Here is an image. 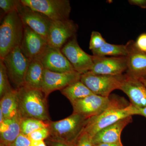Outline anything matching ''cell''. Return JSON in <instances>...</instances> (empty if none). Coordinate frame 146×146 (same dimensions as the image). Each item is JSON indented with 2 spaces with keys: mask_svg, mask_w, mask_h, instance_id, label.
Returning a JSON list of instances; mask_svg holds the SVG:
<instances>
[{
  "mask_svg": "<svg viewBox=\"0 0 146 146\" xmlns=\"http://www.w3.org/2000/svg\"><path fill=\"white\" fill-rule=\"evenodd\" d=\"M108 107L100 115L87 120L83 132L92 137L100 131L124 118L136 115V107L123 97L110 95Z\"/></svg>",
  "mask_w": 146,
  "mask_h": 146,
  "instance_id": "cell-1",
  "label": "cell"
},
{
  "mask_svg": "<svg viewBox=\"0 0 146 146\" xmlns=\"http://www.w3.org/2000/svg\"><path fill=\"white\" fill-rule=\"evenodd\" d=\"M16 89L19 112L22 118L50 121L48 111L47 97L41 89L25 84Z\"/></svg>",
  "mask_w": 146,
  "mask_h": 146,
  "instance_id": "cell-2",
  "label": "cell"
},
{
  "mask_svg": "<svg viewBox=\"0 0 146 146\" xmlns=\"http://www.w3.org/2000/svg\"><path fill=\"white\" fill-rule=\"evenodd\" d=\"M24 25L17 10L5 14L0 26V58L3 59L16 47L23 37Z\"/></svg>",
  "mask_w": 146,
  "mask_h": 146,
  "instance_id": "cell-3",
  "label": "cell"
},
{
  "mask_svg": "<svg viewBox=\"0 0 146 146\" xmlns=\"http://www.w3.org/2000/svg\"><path fill=\"white\" fill-rule=\"evenodd\" d=\"M88 119L73 112L68 117L60 121H50L48 140L58 141L74 146L83 131Z\"/></svg>",
  "mask_w": 146,
  "mask_h": 146,
  "instance_id": "cell-4",
  "label": "cell"
},
{
  "mask_svg": "<svg viewBox=\"0 0 146 146\" xmlns=\"http://www.w3.org/2000/svg\"><path fill=\"white\" fill-rule=\"evenodd\" d=\"M33 10L43 13L52 21L69 20L71 11L69 0H21Z\"/></svg>",
  "mask_w": 146,
  "mask_h": 146,
  "instance_id": "cell-5",
  "label": "cell"
},
{
  "mask_svg": "<svg viewBox=\"0 0 146 146\" xmlns=\"http://www.w3.org/2000/svg\"><path fill=\"white\" fill-rule=\"evenodd\" d=\"M123 75H97L89 71L81 74L80 80L94 94L109 97L112 91L116 89L119 90Z\"/></svg>",
  "mask_w": 146,
  "mask_h": 146,
  "instance_id": "cell-6",
  "label": "cell"
},
{
  "mask_svg": "<svg viewBox=\"0 0 146 146\" xmlns=\"http://www.w3.org/2000/svg\"><path fill=\"white\" fill-rule=\"evenodd\" d=\"M1 59L5 65L9 78L16 86V89L25 85L26 73L30 59L23 53L20 46Z\"/></svg>",
  "mask_w": 146,
  "mask_h": 146,
  "instance_id": "cell-7",
  "label": "cell"
},
{
  "mask_svg": "<svg viewBox=\"0 0 146 146\" xmlns=\"http://www.w3.org/2000/svg\"><path fill=\"white\" fill-rule=\"evenodd\" d=\"M60 50L76 72L82 74L91 70L93 55L86 53L80 48L76 36L70 39Z\"/></svg>",
  "mask_w": 146,
  "mask_h": 146,
  "instance_id": "cell-8",
  "label": "cell"
},
{
  "mask_svg": "<svg viewBox=\"0 0 146 146\" xmlns=\"http://www.w3.org/2000/svg\"><path fill=\"white\" fill-rule=\"evenodd\" d=\"M16 10L24 25L36 32L47 41L52 21L43 13L24 5L21 1Z\"/></svg>",
  "mask_w": 146,
  "mask_h": 146,
  "instance_id": "cell-9",
  "label": "cell"
},
{
  "mask_svg": "<svg viewBox=\"0 0 146 146\" xmlns=\"http://www.w3.org/2000/svg\"><path fill=\"white\" fill-rule=\"evenodd\" d=\"M78 29V25L70 19L52 21L47 40L48 44L61 49L70 39L76 36Z\"/></svg>",
  "mask_w": 146,
  "mask_h": 146,
  "instance_id": "cell-10",
  "label": "cell"
},
{
  "mask_svg": "<svg viewBox=\"0 0 146 146\" xmlns=\"http://www.w3.org/2000/svg\"><path fill=\"white\" fill-rule=\"evenodd\" d=\"M93 65L90 72L95 74L120 76L127 69V56H106L93 55Z\"/></svg>",
  "mask_w": 146,
  "mask_h": 146,
  "instance_id": "cell-11",
  "label": "cell"
},
{
  "mask_svg": "<svg viewBox=\"0 0 146 146\" xmlns=\"http://www.w3.org/2000/svg\"><path fill=\"white\" fill-rule=\"evenodd\" d=\"M81 74L76 72L58 73L45 69L43 75L41 90L48 97L53 91L61 90L80 80Z\"/></svg>",
  "mask_w": 146,
  "mask_h": 146,
  "instance_id": "cell-12",
  "label": "cell"
},
{
  "mask_svg": "<svg viewBox=\"0 0 146 146\" xmlns=\"http://www.w3.org/2000/svg\"><path fill=\"white\" fill-rule=\"evenodd\" d=\"M110 102L109 97L92 94L72 104L74 113L89 119L100 115L108 107Z\"/></svg>",
  "mask_w": 146,
  "mask_h": 146,
  "instance_id": "cell-13",
  "label": "cell"
},
{
  "mask_svg": "<svg viewBox=\"0 0 146 146\" xmlns=\"http://www.w3.org/2000/svg\"><path fill=\"white\" fill-rule=\"evenodd\" d=\"M48 42L40 35L24 25L23 37L20 47L29 59L39 58L48 47Z\"/></svg>",
  "mask_w": 146,
  "mask_h": 146,
  "instance_id": "cell-14",
  "label": "cell"
},
{
  "mask_svg": "<svg viewBox=\"0 0 146 146\" xmlns=\"http://www.w3.org/2000/svg\"><path fill=\"white\" fill-rule=\"evenodd\" d=\"M119 90L126 94L133 106L146 107V88L140 79L126 73L123 75Z\"/></svg>",
  "mask_w": 146,
  "mask_h": 146,
  "instance_id": "cell-15",
  "label": "cell"
},
{
  "mask_svg": "<svg viewBox=\"0 0 146 146\" xmlns=\"http://www.w3.org/2000/svg\"><path fill=\"white\" fill-rule=\"evenodd\" d=\"M45 69L58 73L76 71L60 49L48 45L40 58Z\"/></svg>",
  "mask_w": 146,
  "mask_h": 146,
  "instance_id": "cell-16",
  "label": "cell"
},
{
  "mask_svg": "<svg viewBox=\"0 0 146 146\" xmlns=\"http://www.w3.org/2000/svg\"><path fill=\"white\" fill-rule=\"evenodd\" d=\"M127 52L126 74L138 79L146 77V53L137 48L135 41L129 40L125 44Z\"/></svg>",
  "mask_w": 146,
  "mask_h": 146,
  "instance_id": "cell-17",
  "label": "cell"
},
{
  "mask_svg": "<svg viewBox=\"0 0 146 146\" xmlns=\"http://www.w3.org/2000/svg\"><path fill=\"white\" fill-rule=\"evenodd\" d=\"M132 121V116H130L100 131L92 137L94 145L101 144L121 143V135L123 129Z\"/></svg>",
  "mask_w": 146,
  "mask_h": 146,
  "instance_id": "cell-18",
  "label": "cell"
},
{
  "mask_svg": "<svg viewBox=\"0 0 146 146\" xmlns=\"http://www.w3.org/2000/svg\"><path fill=\"white\" fill-rule=\"evenodd\" d=\"M22 119L19 113L14 117L5 119L0 123V144L11 146L14 143L21 133Z\"/></svg>",
  "mask_w": 146,
  "mask_h": 146,
  "instance_id": "cell-19",
  "label": "cell"
},
{
  "mask_svg": "<svg viewBox=\"0 0 146 146\" xmlns=\"http://www.w3.org/2000/svg\"><path fill=\"white\" fill-rule=\"evenodd\" d=\"M45 68L39 58L31 59L25 77V85L41 89Z\"/></svg>",
  "mask_w": 146,
  "mask_h": 146,
  "instance_id": "cell-20",
  "label": "cell"
},
{
  "mask_svg": "<svg viewBox=\"0 0 146 146\" xmlns=\"http://www.w3.org/2000/svg\"><path fill=\"white\" fill-rule=\"evenodd\" d=\"M0 110L2 111L5 119L14 117L19 114L16 89H12L1 98Z\"/></svg>",
  "mask_w": 146,
  "mask_h": 146,
  "instance_id": "cell-21",
  "label": "cell"
},
{
  "mask_svg": "<svg viewBox=\"0 0 146 146\" xmlns=\"http://www.w3.org/2000/svg\"><path fill=\"white\" fill-rule=\"evenodd\" d=\"M60 92L69 100L71 104L78 100L94 94L80 80L66 86L60 90Z\"/></svg>",
  "mask_w": 146,
  "mask_h": 146,
  "instance_id": "cell-22",
  "label": "cell"
},
{
  "mask_svg": "<svg viewBox=\"0 0 146 146\" xmlns=\"http://www.w3.org/2000/svg\"><path fill=\"white\" fill-rule=\"evenodd\" d=\"M93 55L97 56H127V52L125 45H117L107 43L98 49L92 52Z\"/></svg>",
  "mask_w": 146,
  "mask_h": 146,
  "instance_id": "cell-23",
  "label": "cell"
},
{
  "mask_svg": "<svg viewBox=\"0 0 146 146\" xmlns=\"http://www.w3.org/2000/svg\"><path fill=\"white\" fill-rule=\"evenodd\" d=\"M50 121H46L34 118H23L21 122V133L28 136L35 131L43 128L48 127Z\"/></svg>",
  "mask_w": 146,
  "mask_h": 146,
  "instance_id": "cell-24",
  "label": "cell"
},
{
  "mask_svg": "<svg viewBox=\"0 0 146 146\" xmlns=\"http://www.w3.org/2000/svg\"><path fill=\"white\" fill-rule=\"evenodd\" d=\"M6 68L2 60L0 59V97L1 98L12 89L8 80Z\"/></svg>",
  "mask_w": 146,
  "mask_h": 146,
  "instance_id": "cell-25",
  "label": "cell"
},
{
  "mask_svg": "<svg viewBox=\"0 0 146 146\" xmlns=\"http://www.w3.org/2000/svg\"><path fill=\"white\" fill-rule=\"evenodd\" d=\"M106 42L100 32L93 31L91 33L89 43V49L92 52L98 49Z\"/></svg>",
  "mask_w": 146,
  "mask_h": 146,
  "instance_id": "cell-26",
  "label": "cell"
},
{
  "mask_svg": "<svg viewBox=\"0 0 146 146\" xmlns=\"http://www.w3.org/2000/svg\"><path fill=\"white\" fill-rule=\"evenodd\" d=\"M48 127L43 128L35 131L28 136L31 141H44L49 136Z\"/></svg>",
  "mask_w": 146,
  "mask_h": 146,
  "instance_id": "cell-27",
  "label": "cell"
},
{
  "mask_svg": "<svg viewBox=\"0 0 146 146\" xmlns=\"http://www.w3.org/2000/svg\"><path fill=\"white\" fill-rule=\"evenodd\" d=\"M20 2L19 0H0V7L7 14L16 9Z\"/></svg>",
  "mask_w": 146,
  "mask_h": 146,
  "instance_id": "cell-28",
  "label": "cell"
},
{
  "mask_svg": "<svg viewBox=\"0 0 146 146\" xmlns=\"http://www.w3.org/2000/svg\"><path fill=\"white\" fill-rule=\"evenodd\" d=\"M74 146H95L92 142V137L88 133L82 131L76 141Z\"/></svg>",
  "mask_w": 146,
  "mask_h": 146,
  "instance_id": "cell-29",
  "label": "cell"
},
{
  "mask_svg": "<svg viewBox=\"0 0 146 146\" xmlns=\"http://www.w3.org/2000/svg\"><path fill=\"white\" fill-rule=\"evenodd\" d=\"M11 146H31V142L28 136L21 133Z\"/></svg>",
  "mask_w": 146,
  "mask_h": 146,
  "instance_id": "cell-30",
  "label": "cell"
},
{
  "mask_svg": "<svg viewBox=\"0 0 146 146\" xmlns=\"http://www.w3.org/2000/svg\"><path fill=\"white\" fill-rule=\"evenodd\" d=\"M135 44L140 50L146 53V33L140 35L136 39Z\"/></svg>",
  "mask_w": 146,
  "mask_h": 146,
  "instance_id": "cell-31",
  "label": "cell"
},
{
  "mask_svg": "<svg viewBox=\"0 0 146 146\" xmlns=\"http://www.w3.org/2000/svg\"><path fill=\"white\" fill-rule=\"evenodd\" d=\"M128 2L131 5L137 6L141 8L146 9V0H129Z\"/></svg>",
  "mask_w": 146,
  "mask_h": 146,
  "instance_id": "cell-32",
  "label": "cell"
},
{
  "mask_svg": "<svg viewBox=\"0 0 146 146\" xmlns=\"http://www.w3.org/2000/svg\"><path fill=\"white\" fill-rule=\"evenodd\" d=\"M46 143L48 146H73L69 144L58 142V141H53V140L46 139Z\"/></svg>",
  "mask_w": 146,
  "mask_h": 146,
  "instance_id": "cell-33",
  "label": "cell"
},
{
  "mask_svg": "<svg viewBox=\"0 0 146 146\" xmlns=\"http://www.w3.org/2000/svg\"><path fill=\"white\" fill-rule=\"evenodd\" d=\"M136 115H141L146 118V107L142 108L136 107Z\"/></svg>",
  "mask_w": 146,
  "mask_h": 146,
  "instance_id": "cell-34",
  "label": "cell"
},
{
  "mask_svg": "<svg viewBox=\"0 0 146 146\" xmlns=\"http://www.w3.org/2000/svg\"><path fill=\"white\" fill-rule=\"evenodd\" d=\"M31 146H46L44 141H31Z\"/></svg>",
  "mask_w": 146,
  "mask_h": 146,
  "instance_id": "cell-35",
  "label": "cell"
},
{
  "mask_svg": "<svg viewBox=\"0 0 146 146\" xmlns=\"http://www.w3.org/2000/svg\"><path fill=\"white\" fill-rule=\"evenodd\" d=\"M95 146H123L122 143L101 144Z\"/></svg>",
  "mask_w": 146,
  "mask_h": 146,
  "instance_id": "cell-36",
  "label": "cell"
},
{
  "mask_svg": "<svg viewBox=\"0 0 146 146\" xmlns=\"http://www.w3.org/2000/svg\"><path fill=\"white\" fill-rule=\"evenodd\" d=\"M4 119L5 118L2 111L1 110H0V123L2 122Z\"/></svg>",
  "mask_w": 146,
  "mask_h": 146,
  "instance_id": "cell-37",
  "label": "cell"
},
{
  "mask_svg": "<svg viewBox=\"0 0 146 146\" xmlns=\"http://www.w3.org/2000/svg\"><path fill=\"white\" fill-rule=\"evenodd\" d=\"M140 80L143 82L146 88V77L140 79Z\"/></svg>",
  "mask_w": 146,
  "mask_h": 146,
  "instance_id": "cell-38",
  "label": "cell"
},
{
  "mask_svg": "<svg viewBox=\"0 0 146 146\" xmlns=\"http://www.w3.org/2000/svg\"><path fill=\"white\" fill-rule=\"evenodd\" d=\"M0 146H6L4 145H2V144H0Z\"/></svg>",
  "mask_w": 146,
  "mask_h": 146,
  "instance_id": "cell-39",
  "label": "cell"
}]
</instances>
